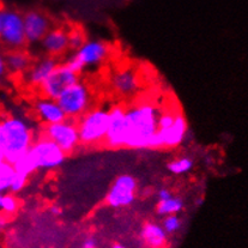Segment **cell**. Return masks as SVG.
I'll return each instance as SVG.
<instances>
[{"label":"cell","instance_id":"obj_1","mask_svg":"<svg viewBox=\"0 0 248 248\" xmlns=\"http://www.w3.org/2000/svg\"><path fill=\"white\" fill-rule=\"evenodd\" d=\"M162 109L150 101H139L125 108V143L131 150H149L158 131V116Z\"/></svg>","mask_w":248,"mask_h":248},{"label":"cell","instance_id":"obj_2","mask_svg":"<svg viewBox=\"0 0 248 248\" xmlns=\"http://www.w3.org/2000/svg\"><path fill=\"white\" fill-rule=\"evenodd\" d=\"M35 141L34 128L23 116L10 115L0 119V155L14 164Z\"/></svg>","mask_w":248,"mask_h":248},{"label":"cell","instance_id":"obj_3","mask_svg":"<svg viewBox=\"0 0 248 248\" xmlns=\"http://www.w3.org/2000/svg\"><path fill=\"white\" fill-rule=\"evenodd\" d=\"M109 125V109L90 108L77 120L80 144L85 146L101 145L105 141Z\"/></svg>","mask_w":248,"mask_h":248},{"label":"cell","instance_id":"obj_4","mask_svg":"<svg viewBox=\"0 0 248 248\" xmlns=\"http://www.w3.org/2000/svg\"><path fill=\"white\" fill-rule=\"evenodd\" d=\"M58 103L64 110L68 119L78 120L83 114L91 108L93 93L89 85L83 80H78L73 85L68 87L62 95L58 97Z\"/></svg>","mask_w":248,"mask_h":248},{"label":"cell","instance_id":"obj_5","mask_svg":"<svg viewBox=\"0 0 248 248\" xmlns=\"http://www.w3.org/2000/svg\"><path fill=\"white\" fill-rule=\"evenodd\" d=\"M1 29L0 42L7 49H22L27 45L24 30V17L18 11L5 9L0 11Z\"/></svg>","mask_w":248,"mask_h":248},{"label":"cell","instance_id":"obj_6","mask_svg":"<svg viewBox=\"0 0 248 248\" xmlns=\"http://www.w3.org/2000/svg\"><path fill=\"white\" fill-rule=\"evenodd\" d=\"M29 153L34 158L37 171H50L60 168L66 161L67 156L60 146L45 136L34 141Z\"/></svg>","mask_w":248,"mask_h":248},{"label":"cell","instance_id":"obj_7","mask_svg":"<svg viewBox=\"0 0 248 248\" xmlns=\"http://www.w3.org/2000/svg\"><path fill=\"white\" fill-rule=\"evenodd\" d=\"M44 136L54 141L66 154L72 153L80 144L77 120L73 119L66 118L60 123L46 125Z\"/></svg>","mask_w":248,"mask_h":248},{"label":"cell","instance_id":"obj_8","mask_svg":"<svg viewBox=\"0 0 248 248\" xmlns=\"http://www.w3.org/2000/svg\"><path fill=\"white\" fill-rule=\"evenodd\" d=\"M188 135V124L185 115L176 110L175 119L170 127L158 130L151 140L150 149H175L180 146Z\"/></svg>","mask_w":248,"mask_h":248},{"label":"cell","instance_id":"obj_9","mask_svg":"<svg viewBox=\"0 0 248 248\" xmlns=\"http://www.w3.org/2000/svg\"><path fill=\"white\" fill-rule=\"evenodd\" d=\"M137 186V180L131 174H121L113 181L106 194V204L113 209L130 206L136 201Z\"/></svg>","mask_w":248,"mask_h":248},{"label":"cell","instance_id":"obj_10","mask_svg":"<svg viewBox=\"0 0 248 248\" xmlns=\"http://www.w3.org/2000/svg\"><path fill=\"white\" fill-rule=\"evenodd\" d=\"M78 80H79L78 73L73 72L66 64H59L57 68L53 71L52 75L42 83L40 90H41L44 97L58 100V97L68 87L77 83Z\"/></svg>","mask_w":248,"mask_h":248},{"label":"cell","instance_id":"obj_11","mask_svg":"<svg viewBox=\"0 0 248 248\" xmlns=\"http://www.w3.org/2000/svg\"><path fill=\"white\" fill-rule=\"evenodd\" d=\"M109 85L118 96L123 98L133 97L141 88L138 71L133 67H119L110 75Z\"/></svg>","mask_w":248,"mask_h":248},{"label":"cell","instance_id":"obj_12","mask_svg":"<svg viewBox=\"0 0 248 248\" xmlns=\"http://www.w3.org/2000/svg\"><path fill=\"white\" fill-rule=\"evenodd\" d=\"M110 54L109 45L102 40H87L84 45L73 53L84 70L87 67H97L108 59Z\"/></svg>","mask_w":248,"mask_h":248},{"label":"cell","instance_id":"obj_13","mask_svg":"<svg viewBox=\"0 0 248 248\" xmlns=\"http://www.w3.org/2000/svg\"><path fill=\"white\" fill-rule=\"evenodd\" d=\"M125 143V107L113 106L109 109V125L103 145L108 149H124Z\"/></svg>","mask_w":248,"mask_h":248},{"label":"cell","instance_id":"obj_14","mask_svg":"<svg viewBox=\"0 0 248 248\" xmlns=\"http://www.w3.org/2000/svg\"><path fill=\"white\" fill-rule=\"evenodd\" d=\"M23 17H24L27 44H40L52 27L49 18L40 11H28L27 14L23 15Z\"/></svg>","mask_w":248,"mask_h":248},{"label":"cell","instance_id":"obj_15","mask_svg":"<svg viewBox=\"0 0 248 248\" xmlns=\"http://www.w3.org/2000/svg\"><path fill=\"white\" fill-rule=\"evenodd\" d=\"M58 65H59V62H57L54 57L47 55V57L41 58L35 64H31V66L28 68L27 72L24 73L25 83L30 87L40 88L42 83L52 75Z\"/></svg>","mask_w":248,"mask_h":248},{"label":"cell","instance_id":"obj_16","mask_svg":"<svg viewBox=\"0 0 248 248\" xmlns=\"http://www.w3.org/2000/svg\"><path fill=\"white\" fill-rule=\"evenodd\" d=\"M40 46L49 57H60L68 50V31L64 28H50Z\"/></svg>","mask_w":248,"mask_h":248},{"label":"cell","instance_id":"obj_17","mask_svg":"<svg viewBox=\"0 0 248 248\" xmlns=\"http://www.w3.org/2000/svg\"><path fill=\"white\" fill-rule=\"evenodd\" d=\"M34 112L36 114L37 119L45 125L60 123V121L66 119V115H65L64 110L62 109L58 101L52 100V98H39L34 105Z\"/></svg>","mask_w":248,"mask_h":248},{"label":"cell","instance_id":"obj_18","mask_svg":"<svg viewBox=\"0 0 248 248\" xmlns=\"http://www.w3.org/2000/svg\"><path fill=\"white\" fill-rule=\"evenodd\" d=\"M168 234L163 229L162 224L155 222H148L141 228L140 239L149 248H162L167 244Z\"/></svg>","mask_w":248,"mask_h":248},{"label":"cell","instance_id":"obj_19","mask_svg":"<svg viewBox=\"0 0 248 248\" xmlns=\"http://www.w3.org/2000/svg\"><path fill=\"white\" fill-rule=\"evenodd\" d=\"M7 71L12 75H24L31 66L30 55L23 49H12L6 53Z\"/></svg>","mask_w":248,"mask_h":248},{"label":"cell","instance_id":"obj_20","mask_svg":"<svg viewBox=\"0 0 248 248\" xmlns=\"http://www.w3.org/2000/svg\"><path fill=\"white\" fill-rule=\"evenodd\" d=\"M182 209H184V201L180 197L173 196L166 201L158 202L157 206H156V212H157L158 216L166 217L169 215L180 214Z\"/></svg>","mask_w":248,"mask_h":248},{"label":"cell","instance_id":"obj_21","mask_svg":"<svg viewBox=\"0 0 248 248\" xmlns=\"http://www.w3.org/2000/svg\"><path fill=\"white\" fill-rule=\"evenodd\" d=\"M194 162L193 159L188 156H182V157L174 158L167 164V169L169 173L174 174V175H182V174H187L193 169Z\"/></svg>","mask_w":248,"mask_h":248},{"label":"cell","instance_id":"obj_22","mask_svg":"<svg viewBox=\"0 0 248 248\" xmlns=\"http://www.w3.org/2000/svg\"><path fill=\"white\" fill-rule=\"evenodd\" d=\"M14 168L16 173L23 174V175L28 176L29 178L31 174L36 173L37 168H36V164H35L34 158H32L31 154L29 153V150L24 154V155L21 156L14 164Z\"/></svg>","mask_w":248,"mask_h":248},{"label":"cell","instance_id":"obj_23","mask_svg":"<svg viewBox=\"0 0 248 248\" xmlns=\"http://www.w3.org/2000/svg\"><path fill=\"white\" fill-rule=\"evenodd\" d=\"M15 175V168L0 155V193L9 192L10 184Z\"/></svg>","mask_w":248,"mask_h":248},{"label":"cell","instance_id":"obj_24","mask_svg":"<svg viewBox=\"0 0 248 248\" xmlns=\"http://www.w3.org/2000/svg\"><path fill=\"white\" fill-rule=\"evenodd\" d=\"M19 209V202L14 193L4 192L0 193V212L11 216L15 215Z\"/></svg>","mask_w":248,"mask_h":248},{"label":"cell","instance_id":"obj_25","mask_svg":"<svg viewBox=\"0 0 248 248\" xmlns=\"http://www.w3.org/2000/svg\"><path fill=\"white\" fill-rule=\"evenodd\" d=\"M181 226L182 221L178 215H169V216L163 217V221H162V227L168 235L178 232L181 229Z\"/></svg>","mask_w":248,"mask_h":248},{"label":"cell","instance_id":"obj_26","mask_svg":"<svg viewBox=\"0 0 248 248\" xmlns=\"http://www.w3.org/2000/svg\"><path fill=\"white\" fill-rule=\"evenodd\" d=\"M85 41H87V39H85V35L82 30L72 29L68 31V49L76 52L84 45Z\"/></svg>","mask_w":248,"mask_h":248},{"label":"cell","instance_id":"obj_27","mask_svg":"<svg viewBox=\"0 0 248 248\" xmlns=\"http://www.w3.org/2000/svg\"><path fill=\"white\" fill-rule=\"evenodd\" d=\"M28 180H29V178H28V176L23 175V174L16 173V171H15V175H14V178H12L11 184H10L9 192H11V193H14V194H17V193H19V192H22L23 189L25 188V186L28 185Z\"/></svg>","mask_w":248,"mask_h":248},{"label":"cell","instance_id":"obj_28","mask_svg":"<svg viewBox=\"0 0 248 248\" xmlns=\"http://www.w3.org/2000/svg\"><path fill=\"white\" fill-rule=\"evenodd\" d=\"M7 73H9V71H7L6 66V54L0 48V80L4 79L7 76Z\"/></svg>","mask_w":248,"mask_h":248},{"label":"cell","instance_id":"obj_29","mask_svg":"<svg viewBox=\"0 0 248 248\" xmlns=\"http://www.w3.org/2000/svg\"><path fill=\"white\" fill-rule=\"evenodd\" d=\"M173 196H174L173 192H171L169 188H167V187H162V188H159L157 191L158 202L166 201V199H169L170 197H173Z\"/></svg>","mask_w":248,"mask_h":248},{"label":"cell","instance_id":"obj_30","mask_svg":"<svg viewBox=\"0 0 248 248\" xmlns=\"http://www.w3.org/2000/svg\"><path fill=\"white\" fill-rule=\"evenodd\" d=\"M82 248H97V241H96L95 237H87V239L83 241Z\"/></svg>","mask_w":248,"mask_h":248},{"label":"cell","instance_id":"obj_31","mask_svg":"<svg viewBox=\"0 0 248 248\" xmlns=\"http://www.w3.org/2000/svg\"><path fill=\"white\" fill-rule=\"evenodd\" d=\"M7 226H9V216L0 212V232H4Z\"/></svg>","mask_w":248,"mask_h":248},{"label":"cell","instance_id":"obj_32","mask_svg":"<svg viewBox=\"0 0 248 248\" xmlns=\"http://www.w3.org/2000/svg\"><path fill=\"white\" fill-rule=\"evenodd\" d=\"M50 214H52L53 216H60V215L62 214V207L58 206V205H53V206H50Z\"/></svg>","mask_w":248,"mask_h":248},{"label":"cell","instance_id":"obj_33","mask_svg":"<svg viewBox=\"0 0 248 248\" xmlns=\"http://www.w3.org/2000/svg\"><path fill=\"white\" fill-rule=\"evenodd\" d=\"M112 248H127V247L124 246V245H121V244H115V245H113Z\"/></svg>","mask_w":248,"mask_h":248},{"label":"cell","instance_id":"obj_34","mask_svg":"<svg viewBox=\"0 0 248 248\" xmlns=\"http://www.w3.org/2000/svg\"><path fill=\"white\" fill-rule=\"evenodd\" d=\"M0 29H1V19H0Z\"/></svg>","mask_w":248,"mask_h":248}]
</instances>
